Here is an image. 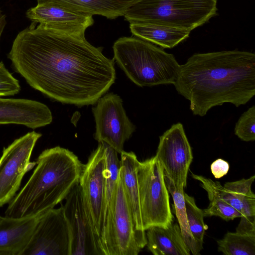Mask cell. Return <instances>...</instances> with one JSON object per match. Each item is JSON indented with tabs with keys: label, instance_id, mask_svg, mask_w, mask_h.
<instances>
[{
	"label": "cell",
	"instance_id": "29",
	"mask_svg": "<svg viewBox=\"0 0 255 255\" xmlns=\"http://www.w3.org/2000/svg\"><path fill=\"white\" fill-rule=\"evenodd\" d=\"M210 169L214 177L219 179L228 173L229 164L227 161L221 158H218L211 164Z\"/></svg>",
	"mask_w": 255,
	"mask_h": 255
},
{
	"label": "cell",
	"instance_id": "16",
	"mask_svg": "<svg viewBox=\"0 0 255 255\" xmlns=\"http://www.w3.org/2000/svg\"><path fill=\"white\" fill-rule=\"evenodd\" d=\"M43 214L20 219L1 217L0 255H21Z\"/></svg>",
	"mask_w": 255,
	"mask_h": 255
},
{
	"label": "cell",
	"instance_id": "13",
	"mask_svg": "<svg viewBox=\"0 0 255 255\" xmlns=\"http://www.w3.org/2000/svg\"><path fill=\"white\" fill-rule=\"evenodd\" d=\"M65 200L63 207L72 236L71 255H102L79 182Z\"/></svg>",
	"mask_w": 255,
	"mask_h": 255
},
{
	"label": "cell",
	"instance_id": "28",
	"mask_svg": "<svg viewBox=\"0 0 255 255\" xmlns=\"http://www.w3.org/2000/svg\"><path fill=\"white\" fill-rule=\"evenodd\" d=\"M21 90L19 81L0 62V97L11 96L18 94Z\"/></svg>",
	"mask_w": 255,
	"mask_h": 255
},
{
	"label": "cell",
	"instance_id": "1",
	"mask_svg": "<svg viewBox=\"0 0 255 255\" xmlns=\"http://www.w3.org/2000/svg\"><path fill=\"white\" fill-rule=\"evenodd\" d=\"M32 22L16 36L7 54L13 70L34 89L58 102L93 105L114 83V59L102 47L73 34Z\"/></svg>",
	"mask_w": 255,
	"mask_h": 255
},
{
	"label": "cell",
	"instance_id": "11",
	"mask_svg": "<svg viewBox=\"0 0 255 255\" xmlns=\"http://www.w3.org/2000/svg\"><path fill=\"white\" fill-rule=\"evenodd\" d=\"M105 166L104 143L100 142L97 148L92 152L87 163L83 164L79 181L94 232L100 242V239L104 222Z\"/></svg>",
	"mask_w": 255,
	"mask_h": 255
},
{
	"label": "cell",
	"instance_id": "8",
	"mask_svg": "<svg viewBox=\"0 0 255 255\" xmlns=\"http://www.w3.org/2000/svg\"><path fill=\"white\" fill-rule=\"evenodd\" d=\"M41 136L35 131L29 132L3 147L0 157V208L15 196L24 175L36 165L30 159Z\"/></svg>",
	"mask_w": 255,
	"mask_h": 255
},
{
	"label": "cell",
	"instance_id": "4",
	"mask_svg": "<svg viewBox=\"0 0 255 255\" xmlns=\"http://www.w3.org/2000/svg\"><path fill=\"white\" fill-rule=\"evenodd\" d=\"M114 59L140 87L174 84L180 65L174 55L137 37H123L114 44Z\"/></svg>",
	"mask_w": 255,
	"mask_h": 255
},
{
	"label": "cell",
	"instance_id": "18",
	"mask_svg": "<svg viewBox=\"0 0 255 255\" xmlns=\"http://www.w3.org/2000/svg\"><path fill=\"white\" fill-rule=\"evenodd\" d=\"M146 246L154 255H190L179 224L168 227L152 226L145 230Z\"/></svg>",
	"mask_w": 255,
	"mask_h": 255
},
{
	"label": "cell",
	"instance_id": "10",
	"mask_svg": "<svg viewBox=\"0 0 255 255\" xmlns=\"http://www.w3.org/2000/svg\"><path fill=\"white\" fill-rule=\"evenodd\" d=\"M92 111L96 122L95 139L121 154L124 151L125 142L135 129L127 116L122 99L117 94L108 93L98 100Z\"/></svg>",
	"mask_w": 255,
	"mask_h": 255
},
{
	"label": "cell",
	"instance_id": "6",
	"mask_svg": "<svg viewBox=\"0 0 255 255\" xmlns=\"http://www.w3.org/2000/svg\"><path fill=\"white\" fill-rule=\"evenodd\" d=\"M100 243L103 255H137L146 245L134 229L120 176L107 210Z\"/></svg>",
	"mask_w": 255,
	"mask_h": 255
},
{
	"label": "cell",
	"instance_id": "31",
	"mask_svg": "<svg viewBox=\"0 0 255 255\" xmlns=\"http://www.w3.org/2000/svg\"><path fill=\"white\" fill-rule=\"evenodd\" d=\"M1 216H0V219H1Z\"/></svg>",
	"mask_w": 255,
	"mask_h": 255
},
{
	"label": "cell",
	"instance_id": "3",
	"mask_svg": "<svg viewBox=\"0 0 255 255\" xmlns=\"http://www.w3.org/2000/svg\"><path fill=\"white\" fill-rule=\"evenodd\" d=\"M27 182L8 203L4 216L15 219L42 214L64 200L79 182L83 164L67 149L43 150Z\"/></svg>",
	"mask_w": 255,
	"mask_h": 255
},
{
	"label": "cell",
	"instance_id": "19",
	"mask_svg": "<svg viewBox=\"0 0 255 255\" xmlns=\"http://www.w3.org/2000/svg\"><path fill=\"white\" fill-rule=\"evenodd\" d=\"M137 0H37V4L50 3L88 15H99L110 19L124 16Z\"/></svg>",
	"mask_w": 255,
	"mask_h": 255
},
{
	"label": "cell",
	"instance_id": "5",
	"mask_svg": "<svg viewBox=\"0 0 255 255\" xmlns=\"http://www.w3.org/2000/svg\"><path fill=\"white\" fill-rule=\"evenodd\" d=\"M217 0H137L126 11L129 23H155L188 30L215 16Z\"/></svg>",
	"mask_w": 255,
	"mask_h": 255
},
{
	"label": "cell",
	"instance_id": "9",
	"mask_svg": "<svg viewBox=\"0 0 255 255\" xmlns=\"http://www.w3.org/2000/svg\"><path fill=\"white\" fill-rule=\"evenodd\" d=\"M72 236L63 205L40 217L21 255H71Z\"/></svg>",
	"mask_w": 255,
	"mask_h": 255
},
{
	"label": "cell",
	"instance_id": "25",
	"mask_svg": "<svg viewBox=\"0 0 255 255\" xmlns=\"http://www.w3.org/2000/svg\"><path fill=\"white\" fill-rule=\"evenodd\" d=\"M184 196L190 230L197 244L202 250L205 233L208 228L204 223L203 211L197 207L193 197L185 192Z\"/></svg>",
	"mask_w": 255,
	"mask_h": 255
},
{
	"label": "cell",
	"instance_id": "30",
	"mask_svg": "<svg viewBox=\"0 0 255 255\" xmlns=\"http://www.w3.org/2000/svg\"><path fill=\"white\" fill-rule=\"evenodd\" d=\"M6 24L5 15L3 14L0 9V38Z\"/></svg>",
	"mask_w": 255,
	"mask_h": 255
},
{
	"label": "cell",
	"instance_id": "27",
	"mask_svg": "<svg viewBox=\"0 0 255 255\" xmlns=\"http://www.w3.org/2000/svg\"><path fill=\"white\" fill-rule=\"evenodd\" d=\"M235 134L241 140L252 141L255 140V106L244 112L237 122Z\"/></svg>",
	"mask_w": 255,
	"mask_h": 255
},
{
	"label": "cell",
	"instance_id": "26",
	"mask_svg": "<svg viewBox=\"0 0 255 255\" xmlns=\"http://www.w3.org/2000/svg\"><path fill=\"white\" fill-rule=\"evenodd\" d=\"M241 213V221L236 232L255 236V195L252 191L242 200Z\"/></svg>",
	"mask_w": 255,
	"mask_h": 255
},
{
	"label": "cell",
	"instance_id": "22",
	"mask_svg": "<svg viewBox=\"0 0 255 255\" xmlns=\"http://www.w3.org/2000/svg\"><path fill=\"white\" fill-rule=\"evenodd\" d=\"M164 175L167 188L173 198L176 216L183 239L191 254L199 255L202 249L197 244L189 229L185 206L184 188L176 186L164 172Z\"/></svg>",
	"mask_w": 255,
	"mask_h": 255
},
{
	"label": "cell",
	"instance_id": "21",
	"mask_svg": "<svg viewBox=\"0 0 255 255\" xmlns=\"http://www.w3.org/2000/svg\"><path fill=\"white\" fill-rule=\"evenodd\" d=\"M132 35L164 48H172L188 37L190 31L149 23H130Z\"/></svg>",
	"mask_w": 255,
	"mask_h": 255
},
{
	"label": "cell",
	"instance_id": "7",
	"mask_svg": "<svg viewBox=\"0 0 255 255\" xmlns=\"http://www.w3.org/2000/svg\"><path fill=\"white\" fill-rule=\"evenodd\" d=\"M137 177L142 226L168 227L173 223L164 170L155 156L139 161Z\"/></svg>",
	"mask_w": 255,
	"mask_h": 255
},
{
	"label": "cell",
	"instance_id": "12",
	"mask_svg": "<svg viewBox=\"0 0 255 255\" xmlns=\"http://www.w3.org/2000/svg\"><path fill=\"white\" fill-rule=\"evenodd\" d=\"M155 156L175 185L186 188L193 154L182 124L173 125L159 137Z\"/></svg>",
	"mask_w": 255,
	"mask_h": 255
},
{
	"label": "cell",
	"instance_id": "15",
	"mask_svg": "<svg viewBox=\"0 0 255 255\" xmlns=\"http://www.w3.org/2000/svg\"><path fill=\"white\" fill-rule=\"evenodd\" d=\"M52 121L50 110L40 102L0 98V125H21L34 129L46 126Z\"/></svg>",
	"mask_w": 255,
	"mask_h": 255
},
{
	"label": "cell",
	"instance_id": "20",
	"mask_svg": "<svg viewBox=\"0 0 255 255\" xmlns=\"http://www.w3.org/2000/svg\"><path fill=\"white\" fill-rule=\"evenodd\" d=\"M191 175L208 193L210 203L203 210L204 217L218 216L227 221L241 217L242 214L228 203L229 194L220 182L193 173Z\"/></svg>",
	"mask_w": 255,
	"mask_h": 255
},
{
	"label": "cell",
	"instance_id": "14",
	"mask_svg": "<svg viewBox=\"0 0 255 255\" xmlns=\"http://www.w3.org/2000/svg\"><path fill=\"white\" fill-rule=\"evenodd\" d=\"M26 15L32 22L73 34H85L94 22L92 15L50 3L37 4Z\"/></svg>",
	"mask_w": 255,
	"mask_h": 255
},
{
	"label": "cell",
	"instance_id": "23",
	"mask_svg": "<svg viewBox=\"0 0 255 255\" xmlns=\"http://www.w3.org/2000/svg\"><path fill=\"white\" fill-rule=\"evenodd\" d=\"M218 251L226 255H255V236L228 232L217 241Z\"/></svg>",
	"mask_w": 255,
	"mask_h": 255
},
{
	"label": "cell",
	"instance_id": "2",
	"mask_svg": "<svg viewBox=\"0 0 255 255\" xmlns=\"http://www.w3.org/2000/svg\"><path fill=\"white\" fill-rule=\"evenodd\" d=\"M194 115L230 103L239 107L255 95V54L237 50L196 53L180 65L173 84Z\"/></svg>",
	"mask_w": 255,
	"mask_h": 255
},
{
	"label": "cell",
	"instance_id": "24",
	"mask_svg": "<svg viewBox=\"0 0 255 255\" xmlns=\"http://www.w3.org/2000/svg\"><path fill=\"white\" fill-rule=\"evenodd\" d=\"M106 156L105 189L104 199V221L110 201L117 184L120 170V159L118 152L110 145L104 142Z\"/></svg>",
	"mask_w": 255,
	"mask_h": 255
},
{
	"label": "cell",
	"instance_id": "17",
	"mask_svg": "<svg viewBox=\"0 0 255 255\" xmlns=\"http://www.w3.org/2000/svg\"><path fill=\"white\" fill-rule=\"evenodd\" d=\"M138 162L134 152L123 151L121 153L120 177L131 211L134 229L140 238L146 243L145 231L142 226L137 177Z\"/></svg>",
	"mask_w": 255,
	"mask_h": 255
}]
</instances>
